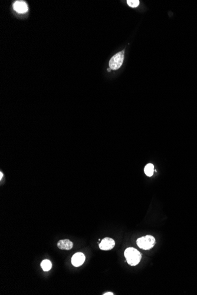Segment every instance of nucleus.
I'll use <instances>...</instances> for the list:
<instances>
[{
    "label": "nucleus",
    "instance_id": "nucleus-1",
    "mask_svg": "<svg viewBox=\"0 0 197 295\" xmlns=\"http://www.w3.org/2000/svg\"><path fill=\"white\" fill-rule=\"evenodd\" d=\"M124 257L127 263L135 266L139 263L142 258V254L136 249L133 248H128L124 251Z\"/></svg>",
    "mask_w": 197,
    "mask_h": 295
},
{
    "label": "nucleus",
    "instance_id": "nucleus-2",
    "mask_svg": "<svg viewBox=\"0 0 197 295\" xmlns=\"http://www.w3.org/2000/svg\"><path fill=\"white\" fill-rule=\"evenodd\" d=\"M136 243L139 248L148 250L154 248L156 244V240L154 236L147 235L138 239Z\"/></svg>",
    "mask_w": 197,
    "mask_h": 295
},
{
    "label": "nucleus",
    "instance_id": "nucleus-3",
    "mask_svg": "<svg viewBox=\"0 0 197 295\" xmlns=\"http://www.w3.org/2000/svg\"><path fill=\"white\" fill-rule=\"evenodd\" d=\"M124 51H122L114 55L109 61V67L111 70H116L122 66L124 60Z\"/></svg>",
    "mask_w": 197,
    "mask_h": 295
},
{
    "label": "nucleus",
    "instance_id": "nucleus-4",
    "mask_svg": "<svg viewBox=\"0 0 197 295\" xmlns=\"http://www.w3.org/2000/svg\"><path fill=\"white\" fill-rule=\"evenodd\" d=\"M115 245V240L110 237L104 238L99 245V248L102 250H112Z\"/></svg>",
    "mask_w": 197,
    "mask_h": 295
},
{
    "label": "nucleus",
    "instance_id": "nucleus-5",
    "mask_svg": "<svg viewBox=\"0 0 197 295\" xmlns=\"http://www.w3.org/2000/svg\"><path fill=\"white\" fill-rule=\"evenodd\" d=\"M14 9L18 13L24 14L28 11L29 8L27 3L23 1H17L13 4Z\"/></svg>",
    "mask_w": 197,
    "mask_h": 295
},
{
    "label": "nucleus",
    "instance_id": "nucleus-6",
    "mask_svg": "<svg viewBox=\"0 0 197 295\" xmlns=\"http://www.w3.org/2000/svg\"><path fill=\"white\" fill-rule=\"evenodd\" d=\"M85 261V256L83 253L78 252L75 253L72 258V263L75 267L81 266Z\"/></svg>",
    "mask_w": 197,
    "mask_h": 295
},
{
    "label": "nucleus",
    "instance_id": "nucleus-7",
    "mask_svg": "<svg viewBox=\"0 0 197 295\" xmlns=\"http://www.w3.org/2000/svg\"><path fill=\"white\" fill-rule=\"evenodd\" d=\"M57 246L60 249L69 250L73 248V243L68 239H64L58 242Z\"/></svg>",
    "mask_w": 197,
    "mask_h": 295
},
{
    "label": "nucleus",
    "instance_id": "nucleus-8",
    "mask_svg": "<svg viewBox=\"0 0 197 295\" xmlns=\"http://www.w3.org/2000/svg\"><path fill=\"white\" fill-rule=\"evenodd\" d=\"M144 172L147 176L148 177L152 176L154 172V166L151 163L146 164V166L145 167Z\"/></svg>",
    "mask_w": 197,
    "mask_h": 295
},
{
    "label": "nucleus",
    "instance_id": "nucleus-9",
    "mask_svg": "<svg viewBox=\"0 0 197 295\" xmlns=\"http://www.w3.org/2000/svg\"><path fill=\"white\" fill-rule=\"evenodd\" d=\"M41 267L45 272L49 271L52 267V263L49 260H44L41 263Z\"/></svg>",
    "mask_w": 197,
    "mask_h": 295
},
{
    "label": "nucleus",
    "instance_id": "nucleus-10",
    "mask_svg": "<svg viewBox=\"0 0 197 295\" xmlns=\"http://www.w3.org/2000/svg\"><path fill=\"white\" fill-rule=\"evenodd\" d=\"M126 2L127 5L132 8L137 7L140 3V1L139 0H127Z\"/></svg>",
    "mask_w": 197,
    "mask_h": 295
},
{
    "label": "nucleus",
    "instance_id": "nucleus-11",
    "mask_svg": "<svg viewBox=\"0 0 197 295\" xmlns=\"http://www.w3.org/2000/svg\"><path fill=\"white\" fill-rule=\"evenodd\" d=\"M3 178H4V175L3 173L1 171L0 172V181H1V182L2 181Z\"/></svg>",
    "mask_w": 197,
    "mask_h": 295
},
{
    "label": "nucleus",
    "instance_id": "nucleus-12",
    "mask_svg": "<svg viewBox=\"0 0 197 295\" xmlns=\"http://www.w3.org/2000/svg\"><path fill=\"white\" fill-rule=\"evenodd\" d=\"M103 295H114V294H113V293H112V292H107V293H106V294H103Z\"/></svg>",
    "mask_w": 197,
    "mask_h": 295
},
{
    "label": "nucleus",
    "instance_id": "nucleus-13",
    "mask_svg": "<svg viewBox=\"0 0 197 295\" xmlns=\"http://www.w3.org/2000/svg\"><path fill=\"white\" fill-rule=\"evenodd\" d=\"M108 72H111V69H108Z\"/></svg>",
    "mask_w": 197,
    "mask_h": 295
}]
</instances>
